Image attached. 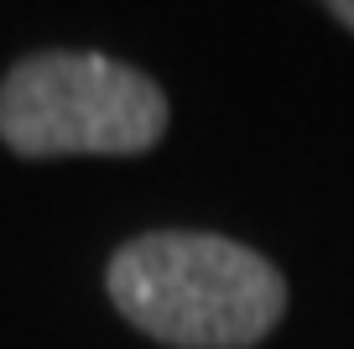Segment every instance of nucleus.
<instances>
[{"label": "nucleus", "instance_id": "1", "mask_svg": "<svg viewBox=\"0 0 354 349\" xmlns=\"http://www.w3.org/2000/svg\"><path fill=\"white\" fill-rule=\"evenodd\" d=\"M110 297L172 349H250L287 313V282L261 251L198 229H156L120 245Z\"/></svg>", "mask_w": 354, "mask_h": 349}, {"label": "nucleus", "instance_id": "2", "mask_svg": "<svg viewBox=\"0 0 354 349\" xmlns=\"http://www.w3.org/2000/svg\"><path fill=\"white\" fill-rule=\"evenodd\" d=\"M167 136V94L104 53H32L0 84V141L16 156H136Z\"/></svg>", "mask_w": 354, "mask_h": 349}, {"label": "nucleus", "instance_id": "3", "mask_svg": "<svg viewBox=\"0 0 354 349\" xmlns=\"http://www.w3.org/2000/svg\"><path fill=\"white\" fill-rule=\"evenodd\" d=\"M323 6H328V11H333V16H339V21L354 32V0H323Z\"/></svg>", "mask_w": 354, "mask_h": 349}]
</instances>
